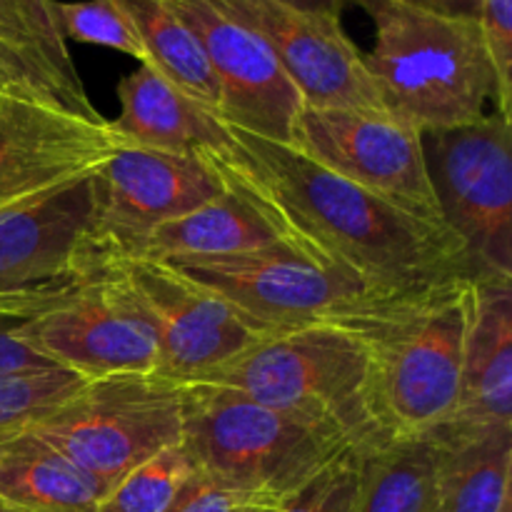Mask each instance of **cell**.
Instances as JSON below:
<instances>
[{
	"mask_svg": "<svg viewBox=\"0 0 512 512\" xmlns=\"http://www.w3.org/2000/svg\"><path fill=\"white\" fill-rule=\"evenodd\" d=\"M198 38L220 90V120L273 143H290L303 98L250 28L210 0H170Z\"/></svg>",
	"mask_w": 512,
	"mask_h": 512,
	"instance_id": "obj_16",
	"label": "cell"
},
{
	"mask_svg": "<svg viewBox=\"0 0 512 512\" xmlns=\"http://www.w3.org/2000/svg\"><path fill=\"white\" fill-rule=\"evenodd\" d=\"M105 490L30 428L0 435V503L20 512H95Z\"/></svg>",
	"mask_w": 512,
	"mask_h": 512,
	"instance_id": "obj_20",
	"label": "cell"
},
{
	"mask_svg": "<svg viewBox=\"0 0 512 512\" xmlns=\"http://www.w3.org/2000/svg\"><path fill=\"white\" fill-rule=\"evenodd\" d=\"M0 63L53 103L85 118L100 115L60 33L53 0H0Z\"/></svg>",
	"mask_w": 512,
	"mask_h": 512,
	"instance_id": "obj_19",
	"label": "cell"
},
{
	"mask_svg": "<svg viewBox=\"0 0 512 512\" xmlns=\"http://www.w3.org/2000/svg\"><path fill=\"white\" fill-rule=\"evenodd\" d=\"M193 473L183 445L165 448L125 473L103 495L95 512H170Z\"/></svg>",
	"mask_w": 512,
	"mask_h": 512,
	"instance_id": "obj_25",
	"label": "cell"
},
{
	"mask_svg": "<svg viewBox=\"0 0 512 512\" xmlns=\"http://www.w3.org/2000/svg\"><path fill=\"white\" fill-rule=\"evenodd\" d=\"M438 440L385 435L358 450V483L348 512H440Z\"/></svg>",
	"mask_w": 512,
	"mask_h": 512,
	"instance_id": "obj_21",
	"label": "cell"
},
{
	"mask_svg": "<svg viewBox=\"0 0 512 512\" xmlns=\"http://www.w3.org/2000/svg\"><path fill=\"white\" fill-rule=\"evenodd\" d=\"M85 378L65 368L0 375V435L35 425L83 388Z\"/></svg>",
	"mask_w": 512,
	"mask_h": 512,
	"instance_id": "obj_26",
	"label": "cell"
},
{
	"mask_svg": "<svg viewBox=\"0 0 512 512\" xmlns=\"http://www.w3.org/2000/svg\"><path fill=\"white\" fill-rule=\"evenodd\" d=\"M475 278L375 298L333 320L368 353L370 400L385 435H423L458 403Z\"/></svg>",
	"mask_w": 512,
	"mask_h": 512,
	"instance_id": "obj_2",
	"label": "cell"
},
{
	"mask_svg": "<svg viewBox=\"0 0 512 512\" xmlns=\"http://www.w3.org/2000/svg\"><path fill=\"white\" fill-rule=\"evenodd\" d=\"M90 213V173L0 208V315L28 323L108 270L90 248Z\"/></svg>",
	"mask_w": 512,
	"mask_h": 512,
	"instance_id": "obj_7",
	"label": "cell"
},
{
	"mask_svg": "<svg viewBox=\"0 0 512 512\" xmlns=\"http://www.w3.org/2000/svg\"><path fill=\"white\" fill-rule=\"evenodd\" d=\"M125 18L150 70L220 115V90L198 38L178 18L170 0H108Z\"/></svg>",
	"mask_w": 512,
	"mask_h": 512,
	"instance_id": "obj_24",
	"label": "cell"
},
{
	"mask_svg": "<svg viewBox=\"0 0 512 512\" xmlns=\"http://www.w3.org/2000/svg\"><path fill=\"white\" fill-rule=\"evenodd\" d=\"M20 335L50 363L85 380L158 373L160 365L153 320L115 265L58 308L20 325Z\"/></svg>",
	"mask_w": 512,
	"mask_h": 512,
	"instance_id": "obj_12",
	"label": "cell"
},
{
	"mask_svg": "<svg viewBox=\"0 0 512 512\" xmlns=\"http://www.w3.org/2000/svg\"><path fill=\"white\" fill-rule=\"evenodd\" d=\"M88 240L103 268L133 258L143 240L175 218L213 203L223 180L203 158L123 145L90 173Z\"/></svg>",
	"mask_w": 512,
	"mask_h": 512,
	"instance_id": "obj_10",
	"label": "cell"
},
{
	"mask_svg": "<svg viewBox=\"0 0 512 512\" xmlns=\"http://www.w3.org/2000/svg\"><path fill=\"white\" fill-rule=\"evenodd\" d=\"M512 425V280L475 278L460 393L435 430L470 433Z\"/></svg>",
	"mask_w": 512,
	"mask_h": 512,
	"instance_id": "obj_17",
	"label": "cell"
},
{
	"mask_svg": "<svg viewBox=\"0 0 512 512\" xmlns=\"http://www.w3.org/2000/svg\"><path fill=\"white\" fill-rule=\"evenodd\" d=\"M410 5H418V8L435 10V13L443 15H458V18H475L478 20L480 0H405Z\"/></svg>",
	"mask_w": 512,
	"mask_h": 512,
	"instance_id": "obj_32",
	"label": "cell"
},
{
	"mask_svg": "<svg viewBox=\"0 0 512 512\" xmlns=\"http://www.w3.org/2000/svg\"><path fill=\"white\" fill-rule=\"evenodd\" d=\"M283 3L298 5V8H305V10H325V13L340 15L345 0H283Z\"/></svg>",
	"mask_w": 512,
	"mask_h": 512,
	"instance_id": "obj_33",
	"label": "cell"
},
{
	"mask_svg": "<svg viewBox=\"0 0 512 512\" xmlns=\"http://www.w3.org/2000/svg\"><path fill=\"white\" fill-rule=\"evenodd\" d=\"M443 223L480 278L512 280V125L493 113L423 133Z\"/></svg>",
	"mask_w": 512,
	"mask_h": 512,
	"instance_id": "obj_8",
	"label": "cell"
},
{
	"mask_svg": "<svg viewBox=\"0 0 512 512\" xmlns=\"http://www.w3.org/2000/svg\"><path fill=\"white\" fill-rule=\"evenodd\" d=\"M53 10L65 40L70 38L78 43L120 50L145 65V53L138 38L108 0H75V3L53 0Z\"/></svg>",
	"mask_w": 512,
	"mask_h": 512,
	"instance_id": "obj_27",
	"label": "cell"
},
{
	"mask_svg": "<svg viewBox=\"0 0 512 512\" xmlns=\"http://www.w3.org/2000/svg\"><path fill=\"white\" fill-rule=\"evenodd\" d=\"M183 438L195 473L223 488L283 503L345 445L225 385L185 380Z\"/></svg>",
	"mask_w": 512,
	"mask_h": 512,
	"instance_id": "obj_5",
	"label": "cell"
},
{
	"mask_svg": "<svg viewBox=\"0 0 512 512\" xmlns=\"http://www.w3.org/2000/svg\"><path fill=\"white\" fill-rule=\"evenodd\" d=\"M375 25L363 53L385 113L420 133L475 123L495 103V73L475 18L405 0H355Z\"/></svg>",
	"mask_w": 512,
	"mask_h": 512,
	"instance_id": "obj_3",
	"label": "cell"
},
{
	"mask_svg": "<svg viewBox=\"0 0 512 512\" xmlns=\"http://www.w3.org/2000/svg\"><path fill=\"white\" fill-rule=\"evenodd\" d=\"M288 145L405 213L445 225L423 133L395 115L373 108H303Z\"/></svg>",
	"mask_w": 512,
	"mask_h": 512,
	"instance_id": "obj_11",
	"label": "cell"
},
{
	"mask_svg": "<svg viewBox=\"0 0 512 512\" xmlns=\"http://www.w3.org/2000/svg\"><path fill=\"white\" fill-rule=\"evenodd\" d=\"M195 380L240 390L355 453L385 438L370 400L368 353L333 320L265 335Z\"/></svg>",
	"mask_w": 512,
	"mask_h": 512,
	"instance_id": "obj_4",
	"label": "cell"
},
{
	"mask_svg": "<svg viewBox=\"0 0 512 512\" xmlns=\"http://www.w3.org/2000/svg\"><path fill=\"white\" fill-rule=\"evenodd\" d=\"M30 430L108 493L135 465L180 443V383L160 373L85 380L78 393Z\"/></svg>",
	"mask_w": 512,
	"mask_h": 512,
	"instance_id": "obj_6",
	"label": "cell"
},
{
	"mask_svg": "<svg viewBox=\"0 0 512 512\" xmlns=\"http://www.w3.org/2000/svg\"><path fill=\"white\" fill-rule=\"evenodd\" d=\"M125 140L108 118H85L25 83L0 88V208L93 173Z\"/></svg>",
	"mask_w": 512,
	"mask_h": 512,
	"instance_id": "obj_13",
	"label": "cell"
},
{
	"mask_svg": "<svg viewBox=\"0 0 512 512\" xmlns=\"http://www.w3.org/2000/svg\"><path fill=\"white\" fill-rule=\"evenodd\" d=\"M280 235L253 205L225 188L220 198L155 228L128 260H188L248 253L278 243Z\"/></svg>",
	"mask_w": 512,
	"mask_h": 512,
	"instance_id": "obj_23",
	"label": "cell"
},
{
	"mask_svg": "<svg viewBox=\"0 0 512 512\" xmlns=\"http://www.w3.org/2000/svg\"><path fill=\"white\" fill-rule=\"evenodd\" d=\"M355 483H358V458L355 450H345L305 488L265 512H348Z\"/></svg>",
	"mask_w": 512,
	"mask_h": 512,
	"instance_id": "obj_28",
	"label": "cell"
},
{
	"mask_svg": "<svg viewBox=\"0 0 512 512\" xmlns=\"http://www.w3.org/2000/svg\"><path fill=\"white\" fill-rule=\"evenodd\" d=\"M438 440L440 512H512V425L470 433L430 430Z\"/></svg>",
	"mask_w": 512,
	"mask_h": 512,
	"instance_id": "obj_22",
	"label": "cell"
},
{
	"mask_svg": "<svg viewBox=\"0 0 512 512\" xmlns=\"http://www.w3.org/2000/svg\"><path fill=\"white\" fill-rule=\"evenodd\" d=\"M168 263L273 330L328 323L370 300L390 298L370 290L348 270L323 263L285 240L248 253Z\"/></svg>",
	"mask_w": 512,
	"mask_h": 512,
	"instance_id": "obj_9",
	"label": "cell"
},
{
	"mask_svg": "<svg viewBox=\"0 0 512 512\" xmlns=\"http://www.w3.org/2000/svg\"><path fill=\"white\" fill-rule=\"evenodd\" d=\"M253 30L270 50L305 108L383 110L363 63V50L345 35L340 15L305 10L283 0H210Z\"/></svg>",
	"mask_w": 512,
	"mask_h": 512,
	"instance_id": "obj_15",
	"label": "cell"
},
{
	"mask_svg": "<svg viewBox=\"0 0 512 512\" xmlns=\"http://www.w3.org/2000/svg\"><path fill=\"white\" fill-rule=\"evenodd\" d=\"M120 113L110 120L125 145L205 158L228 148L230 128L213 110L160 78L148 65L118 83Z\"/></svg>",
	"mask_w": 512,
	"mask_h": 512,
	"instance_id": "obj_18",
	"label": "cell"
},
{
	"mask_svg": "<svg viewBox=\"0 0 512 512\" xmlns=\"http://www.w3.org/2000/svg\"><path fill=\"white\" fill-rule=\"evenodd\" d=\"M18 320L0 315V375L28 373V370L58 368L45 355H40L33 345H28L20 335Z\"/></svg>",
	"mask_w": 512,
	"mask_h": 512,
	"instance_id": "obj_31",
	"label": "cell"
},
{
	"mask_svg": "<svg viewBox=\"0 0 512 512\" xmlns=\"http://www.w3.org/2000/svg\"><path fill=\"white\" fill-rule=\"evenodd\" d=\"M228 128V148L203 160L285 243L348 270L378 295L420 293L448 280L480 278L448 225L405 213L293 145Z\"/></svg>",
	"mask_w": 512,
	"mask_h": 512,
	"instance_id": "obj_1",
	"label": "cell"
},
{
	"mask_svg": "<svg viewBox=\"0 0 512 512\" xmlns=\"http://www.w3.org/2000/svg\"><path fill=\"white\" fill-rule=\"evenodd\" d=\"M0 512H20V510H15V508H8V505H3V503H0Z\"/></svg>",
	"mask_w": 512,
	"mask_h": 512,
	"instance_id": "obj_35",
	"label": "cell"
},
{
	"mask_svg": "<svg viewBox=\"0 0 512 512\" xmlns=\"http://www.w3.org/2000/svg\"><path fill=\"white\" fill-rule=\"evenodd\" d=\"M10 83H23V80L15 78V75L10 73L3 63H0V88H5V85H10Z\"/></svg>",
	"mask_w": 512,
	"mask_h": 512,
	"instance_id": "obj_34",
	"label": "cell"
},
{
	"mask_svg": "<svg viewBox=\"0 0 512 512\" xmlns=\"http://www.w3.org/2000/svg\"><path fill=\"white\" fill-rule=\"evenodd\" d=\"M148 310L160 343L158 373L195 380L278 330L255 323L223 295L163 260L113 263Z\"/></svg>",
	"mask_w": 512,
	"mask_h": 512,
	"instance_id": "obj_14",
	"label": "cell"
},
{
	"mask_svg": "<svg viewBox=\"0 0 512 512\" xmlns=\"http://www.w3.org/2000/svg\"><path fill=\"white\" fill-rule=\"evenodd\" d=\"M275 505V500L223 488L200 473H193L170 512H265Z\"/></svg>",
	"mask_w": 512,
	"mask_h": 512,
	"instance_id": "obj_30",
	"label": "cell"
},
{
	"mask_svg": "<svg viewBox=\"0 0 512 512\" xmlns=\"http://www.w3.org/2000/svg\"><path fill=\"white\" fill-rule=\"evenodd\" d=\"M478 25L495 73V113L512 120V0H480Z\"/></svg>",
	"mask_w": 512,
	"mask_h": 512,
	"instance_id": "obj_29",
	"label": "cell"
}]
</instances>
